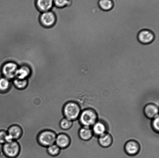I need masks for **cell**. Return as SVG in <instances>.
<instances>
[{"mask_svg":"<svg viewBox=\"0 0 159 158\" xmlns=\"http://www.w3.org/2000/svg\"><path fill=\"white\" fill-rule=\"evenodd\" d=\"M98 115L94 109L87 108L81 111L79 117L80 124L82 126L90 127L97 121Z\"/></svg>","mask_w":159,"mask_h":158,"instance_id":"cell-1","label":"cell"},{"mask_svg":"<svg viewBox=\"0 0 159 158\" xmlns=\"http://www.w3.org/2000/svg\"><path fill=\"white\" fill-rule=\"evenodd\" d=\"M63 112L64 117L73 122L75 121L78 119L81 112L80 105L76 101L68 102L64 106Z\"/></svg>","mask_w":159,"mask_h":158,"instance_id":"cell-2","label":"cell"},{"mask_svg":"<svg viewBox=\"0 0 159 158\" xmlns=\"http://www.w3.org/2000/svg\"><path fill=\"white\" fill-rule=\"evenodd\" d=\"M57 135L50 130H46L40 132L38 136V141L40 145L47 147L55 143Z\"/></svg>","mask_w":159,"mask_h":158,"instance_id":"cell-3","label":"cell"},{"mask_svg":"<svg viewBox=\"0 0 159 158\" xmlns=\"http://www.w3.org/2000/svg\"><path fill=\"white\" fill-rule=\"evenodd\" d=\"M18 67V65L13 62H6L2 66L1 72L2 76L12 81L16 78V74Z\"/></svg>","mask_w":159,"mask_h":158,"instance_id":"cell-4","label":"cell"},{"mask_svg":"<svg viewBox=\"0 0 159 158\" xmlns=\"http://www.w3.org/2000/svg\"><path fill=\"white\" fill-rule=\"evenodd\" d=\"M3 151L6 157L15 158L19 154L20 145L16 140L9 143H5L3 145Z\"/></svg>","mask_w":159,"mask_h":158,"instance_id":"cell-5","label":"cell"},{"mask_svg":"<svg viewBox=\"0 0 159 158\" xmlns=\"http://www.w3.org/2000/svg\"><path fill=\"white\" fill-rule=\"evenodd\" d=\"M155 35L149 29H142L137 35V39L140 43L143 45H148L152 43L155 39Z\"/></svg>","mask_w":159,"mask_h":158,"instance_id":"cell-6","label":"cell"},{"mask_svg":"<svg viewBox=\"0 0 159 158\" xmlns=\"http://www.w3.org/2000/svg\"><path fill=\"white\" fill-rule=\"evenodd\" d=\"M57 18L52 11L41 12L40 16V21L42 25L46 28L52 27L55 24Z\"/></svg>","mask_w":159,"mask_h":158,"instance_id":"cell-7","label":"cell"},{"mask_svg":"<svg viewBox=\"0 0 159 158\" xmlns=\"http://www.w3.org/2000/svg\"><path fill=\"white\" fill-rule=\"evenodd\" d=\"M140 145L138 142L134 140H129L125 145L124 150L126 154L130 156H134L139 152Z\"/></svg>","mask_w":159,"mask_h":158,"instance_id":"cell-8","label":"cell"},{"mask_svg":"<svg viewBox=\"0 0 159 158\" xmlns=\"http://www.w3.org/2000/svg\"><path fill=\"white\" fill-rule=\"evenodd\" d=\"M92 127L93 135L98 137L107 133L108 129L107 123L102 120H98Z\"/></svg>","mask_w":159,"mask_h":158,"instance_id":"cell-9","label":"cell"},{"mask_svg":"<svg viewBox=\"0 0 159 158\" xmlns=\"http://www.w3.org/2000/svg\"><path fill=\"white\" fill-rule=\"evenodd\" d=\"M71 142V139L69 136L63 133L57 135L55 144L61 149H65L69 146Z\"/></svg>","mask_w":159,"mask_h":158,"instance_id":"cell-10","label":"cell"},{"mask_svg":"<svg viewBox=\"0 0 159 158\" xmlns=\"http://www.w3.org/2000/svg\"><path fill=\"white\" fill-rule=\"evenodd\" d=\"M158 106L153 103L146 105L144 108V115L147 118L153 119L158 116Z\"/></svg>","mask_w":159,"mask_h":158,"instance_id":"cell-11","label":"cell"},{"mask_svg":"<svg viewBox=\"0 0 159 158\" xmlns=\"http://www.w3.org/2000/svg\"><path fill=\"white\" fill-rule=\"evenodd\" d=\"M36 5L41 12L50 11L54 6L53 0H36Z\"/></svg>","mask_w":159,"mask_h":158,"instance_id":"cell-12","label":"cell"},{"mask_svg":"<svg viewBox=\"0 0 159 158\" xmlns=\"http://www.w3.org/2000/svg\"><path fill=\"white\" fill-rule=\"evenodd\" d=\"M31 74L30 68L26 65H22L19 66L17 69L16 78L20 79H27Z\"/></svg>","mask_w":159,"mask_h":158,"instance_id":"cell-13","label":"cell"},{"mask_svg":"<svg viewBox=\"0 0 159 158\" xmlns=\"http://www.w3.org/2000/svg\"><path fill=\"white\" fill-rule=\"evenodd\" d=\"M93 135L92 128L88 127L82 126L79 130L78 135L80 139L84 141H88Z\"/></svg>","mask_w":159,"mask_h":158,"instance_id":"cell-14","label":"cell"},{"mask_svg":"<svg viewBox=\"0 0 159 158\" xmlns=\"http://www.w3.org/2000/svg\"><path fill=\"white\" fill-rule=\"evenodd\" d=\"M98 142L102 147H109L113 143V138L110 134L107 132L99 137Z\"/></svg>","mask_w":159,"mask_h":158,"instance_id":"cell-15","label":"cell"},{"mask_svg":"<svg viewBox=\"0 0 159 158\" xmlns=\"http://www.w3.org/2000/svg\"><path fill=\"white\" fill-rule=\"evenodd\" d=\"M7 133L8 134L11 136L14 140H16L21 137L22 130L18 125H14L9 128Z\"/></svg>","mask_w":159,"mask_h":158,"instance_id":"cell-16","label":"cell"},{"mask_svg":"<svg viewBox=\"0 0 159 158\" xmlns=\"http://www.w3.org/2000/svg\"><path fill=\"white\" fill-rule=\"evenodd\" d=\"M98 4L100 9L104 11H109L111 10L114 6L113 0H99Z\"/></svg>","mask_w":159,"mask_h":158,"instance_id":"cell-17","label":"cell"},{"mask_svg":"<svg viewBox=\"0 0 159 158\" xmlns=\"http://www.w3.org/2000/svg\"><path fill=\"white\" fill-rule=\"evenodd\" d=\"M11 84V80L3 76L0 77V92H7L10 89Z\"/></svg>","mask_w":159,"mask_h":158,"instance_id":"cell-18","label":"cell"},{"mask_svg":"<svg viewBox=\"0 0 159 158\" xmlns=\"http://www.w3.org/2000/svg\"><path fill=\"white\" fill-rule=\"evenodd\" d=\"M12 83L16 89L22 90L25 89L28 86L27 79H20L15 78L12 80Z\"/></svg>","mask_w":159,"mask_h":158,"instance_id":"cell-19","label":"cell"},{"mask_svg":"<svg viewBox=\"0 0 159 158\" xmlns=\"http://www.w3.org/2000/svg\"><path fill=\"white\" fill-rule=\"evenodd\" d=\"M74 125V122L66 117L62 119L60 123V126L61 129L64 130H67L71 129Z\"/></svg>","mask_w":159,"mask_h":158,"instance_id":"cell-20","label":"cell"},{"mask_svg":"<svg viewBox=\"0 0 159 158\" xmlns=\"http://www.w3.org/2000/svg\"><path fill=\"white\" fill-rule=\"evenodd\" d=\"M61 148L55 143L47 147V151L50 156L55 157L60 154Z\"/></svg>","mask_w":159,"mask_h":158,"instance_id":"cell-21","label":"cell"},{"mask_svg":"<svg viewBox=\"0 0 159 158\" xmlns=\"http://www.w3.org/2000/svg\"><path fill=\"white\" fill-rule=\"evenodd\" d=\"M54 6L57 8H62L69 5L70 0H53Z\"/></svg>","mask_w":159,"mask_h":158,"instance_id":"cell-22","label":"cell"},{"mask_svg":"<svg viewBox=\"0 0 159 158\" xmlns=\"http://www.w3.org/2000/svg\"><path fill=\"white\" fill-rule=\"evenodd\" d=\"M159 116L152 119V130L155 132L158 133L159 132Z\"/></svg>","mask_w":159,"mask_h":158,"instance_id":"cell-23","label":"cell"},{"mask_svg":"<svg viewBox=\"0 0 159 158\" xmlns=\"http://www.w3.org/2000/svg\"><path fill=\"white\" fill-rule=\"evenodd\" d=\"M7 134V133L6 131H0V144L3 145L6 143V137Z\"/></svg>","mask_w":159,"mask_h":158,"instance_id":"cell-24","label":"cell"},{"mask_svg":"<svg viewBox=\"0 0 159 158\" xmlns=\"http://www.w3.org/2000/svg\"><path fill=\"white\" fill-rule=\"evenodd\" d=\"M5 140L6 143H9V142L13 141L14 140L11 136L7 134V136H6Z\"/></svg>","mask_w":159,"mask_h":158,"instance_id":"cell-25","label":"cell"}]
</instances>
